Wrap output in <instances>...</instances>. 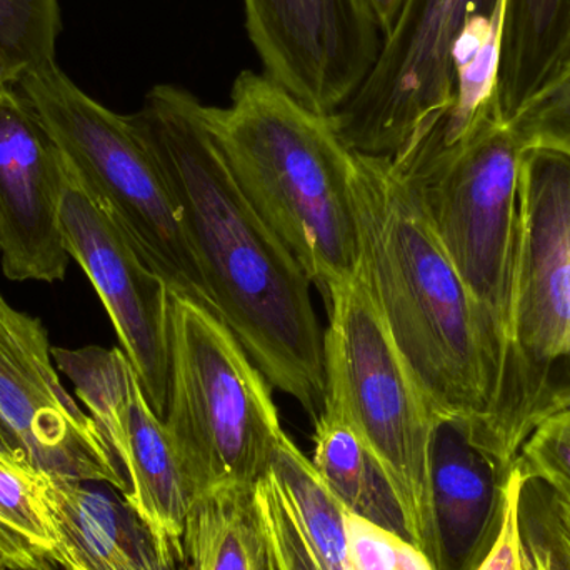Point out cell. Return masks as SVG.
Wrapping results in <instances>:
<instances>
[{
	"instance_id": "obj_1",
	"label": "cell",
	"mask_w": 570,
	"mask_h": 570,
	"mask_svg": "<svg viewBox=\"0 0 570 570\" xmlns=\"http://www.w3.org/2000/svg\"><path fill=\"white\" fill-rule=\"evenodd\" d=\"M129 117L176 197L214 312L269 384L315 421L324 405V332L312 281L237 186L206 106L160 83Z\"/></svg>"
},
{
	"instance_id": "obj_2",
	"label": "cell",
	"mask_w": 570,
	"mask_h": 570,
	"mask_svg": "<svg viewBox=\"0 0 570 570\" xmlns=\"http://www.w3.org/2000/svg\"><path fill=\"white\" fill-rule=\"evenodd\" d=\"M351 189L358 276L422 397L435 417L484 424L501 351L414 183L387 157L354 154Z\"/></svg>"
},
{
	"instance_id": "obj_3",
	"label": "cell",
	"mask_w": 570,
	"mask_h": 570,
	"mask_svg": "<svg viewBox=\"0 0 570 570\" xmlns=\"http://www.w3.org/2000/svg\"><path fill=\"white\" fill-rule=\"evenodd\" d=\"M206 120L237 186L322 298L354 279V154L331 117L302 106L264 73L244 70L229 106H206Z\"/></svg>"
},
{
	"instance_id": "obj_4",
	"label": "cell",
	"mask_w": 570,
	"mask_h": 570,
	"mask_svg": "<svg viewBox=\"0 0 570 570\" xmlns=\"http://www.w3.org/2000/svg\"><path fill=\"white\" fill-rule=\"evenodd\" d=\"M570 407V159L522 150L504 354L491 411L472 442L511 472L522 444Z\"/></svg>"
},
{
	"instance_id": "obj_5",
	"label": "cell",
	"mask_w": 570,
	"mask_h": 570,
	"mask_svg": "<svg viewBox=\"0 0 570 570\" xmlns=\"http://www.w3.org/2000/svg\"><path fill=\"white\" fill-rule=\"evenodd\" d=\"M164 424L194 495L256 488L283 438L271 384L219 315L170 294Z\"/></svg>"
},
{
	"instance_id": "obj_6",
	"label": "cell",
	"mask_w": 570,
	"mask_h": 570,
	"mask_svg": "<svg viewBox=\"0 0 570 570\" xmlns=\"http://www.w3.org/2000/svg\"><path fill=\"white\" fill-rule=\"evenodd\" d=\"M324 405L381 465L401 505L409 539L439 564L432 502L435 415L402 361L358 273L325 298Z\"/></svg>"
},
{
	"instance_id": "obj_7",
	"label": "cell",
	"mask_w": 570,
	"mask_h": 570,
	"mask_svg": "<svg viewBox=\"0 0 570 570\" xmlns=\"http://www.w3.org/2000/svg\"><path fill=\"white\" fill-rule=\"evenodd\" d=\"M17 87L62 150L72 184L119 224L170 294L214 312L176 197L130 117L97 102L57 62Z\"/></svg>"
},
{
	"instance_id": "obj_8",
	"label": "cell",
	"mask_w": 570,
	"mask_h": 570,
	"mask_svg": "<svg viewBox=\"0 0 570 570\" xmlns=\"http://www.w3.org/2000/svg\"><path fill=\"white\" fill-rule=\"evenodd\" d=\"M521 156L494 104L454 142L428 136L391 159L414 183L432 229L498 342L501 362Z\"/></svg>"
},
{
	"instance_id": "obj_9",
	"label": "cell",
	"mask_w": 570,
	"mask_h": 570,
	"mask_svg": "<svg viewBox=\"0 0 570 570\" xmlns=\"http://www.w3.org/2000/svg\"><path fill=\"white\" fill-rule=\"evenodd\" d=\"M502 0H405L374 69L331 122L351 153L401 159L455 96V50L469 23Z\"/></svg>"
},
{
	"instance_id": "obj_10",
	"label": "cell",
	"mask_w": 570,
	"mask_h": 570,
	"mask_svg": "<svg viewBox=\"0 0 570 570\" xmlns=\"http://www.w3.org/2000/svg\"><path fill=\"white\" fill-rule=\"evenodd\" d=\"M0 449L37 471L104 482L129 494V482L94 419L60 381L40 318L0 294Z\"/></svg>"
},
{
	"instance_id": "obj_11",
	"label": "cell",
	"mask_w": 570,
	"mask_h": 570,
	"mask_svg": "<svg viewBox=\"0 0 570 570\" xmlns=\"http://www.w3.org/2000/svg\"><path fill=\"white\" fill-rule=\"evenodd\" d=\"M129 482L124 495L157 538L184 559L183 538L196 495L163 419L154 412L122 348L52 347Z\"/></svg>"
},
{
	"instance_id": "obj_12",
	"label": "cell",
	"mask_w": 570,
	"mask_h": 570,
	"mask_svg": "<svg viewBox=\"0 0 570 570\" xmlns=\"http://www.w3.org/2000/svg\"><path fill=\"white\" fill-rule=\"evenodd\" d=\"M244 9L264 76L322 116L357 92L384 43L362 0H244Z\"/></svg>"
},
{
	"instance_id": "obj_13",
	"label": "cell",
	"mask_w": 570,
	"mask_h": 570,
	"mask_svg": "<svg viewBox=\"0 0 570 570\" xmlns=\"http://www.w3.org/2000/svg\"><path fill=\"white\" fill-rule=\"evenodd\" d=\"M60 220L70 259L96 288L150 407L164 419L169 399V287L119 224L76 184L63 197Z\"/></svg>"
},
{
	"instance_id": "obj_14",
	"label": "cell",
	"mask_w": 570,
	"mask_h": 570,
	"mask_svg": "<svg viewBox=\"0 0 570 570\" xmlns=\"http://www.w3.org/2000/svg\"><path fill=\"white\" fill-rule=\"evenodd\" d=\"M72 186L62 150L17 86L0 90V266L13 283H59L70 256L63 197Z\"/></svg>"
},
{
	"instance_id": "obj_15",
	"label": "cell",
	"mask_w": 570,
	"mask_h": 570,
	"mask_svg": "<svg viewBox=\"0 0 570 570\" xmlns=\"http://www.w3.org/2000/svg\"><path fill=\"white\" fill-rule=\"evenodd\" d=\"M43 472L42 501L66 570H184L124 495Z\"/></svg>"
},
{
	"instance_id": "obj_16",
	"label": "cell",
	"mask_w": 570,
	"mask_h": 570,
	"mask_svg": "<svg viewBox=\"0 0 570 570\" xmlns=\"http://www.w3.org/2000/svg\"><path fill=\"white\" fill-rule=\"evenodd\" d=\"M508 474L472 442L462 417L435 419L431 445L438 570H478L502 519Z\"/></svg>"
},
{
	"instance_id": "obj_17",
	"label": "cell",
	"mask_w": 570,
	"mask_h": 570,
	"mask_svg": "<svg viewBox=\"0 0 570 570\" xmlns=\"http://www.w3.org/2000/svg\"><path fill=\"white\" fill-rule=\"evenodd\" d=\"M570 70V0H502L495 106L505 124Z\"/></svg>"
},
{
	"instance_id": "obj_18",
	"label": "cell",
	"mask_w": 570,
	"mask_h": 570,
	"mask_svg": "<svg viewBox=\"0 0 570 570\" xmlns=\"http://www.w3.org/2000/svg\"><path fill=\"white\" fill-rule=\"evenodd\" d=\"M184 570H281L256 488L200 495L183 538Z\"/></svg>"
},
{
	"instance_id": "obj_19",
	"label": "cell",
	"mask_w": 570,
	"mask_h": 570,
	"mask_svg": "<svg viewBox=\"0 0 570 570\" xmlns=\"http://www.w3.org/2000/svg\"><path fill=\"white\" fill-rule=\"evenodd\" d=\"M314 424L312 464L345 511L409 539L397 498L361 438L327 414H318Z\"/></svg>"
},
{
	"instance_id": "obj_20",
	"label": "cell",
	"mask_w": 570,
	"mask_h": 570,
	"mask_svg": "<svg viewBox=\"0 0 570 570\" xmlns=\"http://www.w3.org/2000/svg\"><path fill=\"white\" fill-rule=\"evenodd\" d=\"M322 570L348 568L345 508L295 442L283 434L271 468Z\"/></svg>"
},
{
	"instance_id": "obj_21",
	"label": "cell",
	"mask_w": 570,
	"mask_h": 570,
	"mask_svg": "<svg viewBox=\"0 0 570 570\" xmlns=\"http://www.w3.org/2000/svg\"><path fill=\"white\" fill-rule=\"evenodd\" d=\"M59 0H0V67L10 86L56 62Z\"/></svg>"
},
{
	"instance_id": "obj_22",
	"label": "cell",
	"mask_w": 570,
	"mask_h": 570,
	"mask_svg": "<svg viewBox=\"0 0 570 570\" xmlns=\"http://www.w3.org/2000/svg\"><path fill=\"white\" fill-rule=\"evenodd\" d=\"M42 475L29 462L0 449V528L50 554L53 538L42 501Z\"/></svg>"
},
{
	"instance_id": "obj_23",
	"label": "cell",
	"mask_w": 570,
	"mask_h": 570,
	"mask_svg": "<svg viewBox=\"0 0 570 570\" xmlns=\"http://www.w3.org/2000/svg\"><path fill=\"white\" fill-rule=\"evenodd\" d=\"M528 482H539L570 508V407L549 415L522 444L514 462Z\"/></svg>"
},
{
	"instance_id": "obj_24",
	"label": "cell",
	"mask_w": 570,
	"mask_h": 570,
	"mask_svg": "<svg viewBox=\"0 0 570 570\" xmlns=\"http://www.w3.org/2000/svg\"><path fill=\"white\" fill-rule=\"evenodd\" d=\"M508 127L521 150H551L570 159V70L529 100Z\"/></svg>"
},
{
	"instance_id": "obj_25",
	"label": "cell",
	"mask_w": 570,
	"mask_h": 570,
	"mask_svg": "<svg viewBox=\"0 0 570 570\" xmlns=\"http://www.w3.org/2000/svg\"><path fill=\"white\" fill-rule=\"evenodd\" d=\"M345 534L351 570H435L414 542L348 511Z\"/></svg>"
},
{
	"instance_id": "obj_26",
	"label": "cell",
	"mask_w": 570,
	"mask_h": 570,
	"mask_svg": "<svg viewBox=\"0 0 570 570\" xmlns=\"http://www.w3.org/2000/svg\"><path fill=\"white\" fill-rule=\"evenodd\" d=\"M256 494L276 549L281 570H322L273 472L257 482Z\"/></svg>"
},
{
	"instance_id": "obj_27",
	"label": "cell",
	"mask_w": 570,
	"mask_h": 570,
	"mask_svg": "<svg viewBox=\"0 0 570 570\" xmlns=\"http://www.w3.org/2000/svg\"><path fill=\"white\" fill-rule=\"evenodd\" d=\"M525 482L518 465H512L502 489V519L498 539L478 570H524L521 511Z\"/></svg>"
},
{
	"instance_id": "obj_28",
	"label": "cell",
	"mask_w": 570,
	"mask_h": 570,
	"mask_svg": "<svg viewBox=\"0 0 570 570\" xmlns=\"http://www.w3.org/2000/svg\"><path fill=\"white\" fill-rule=\"evenodd\" d=\"M522 509L546 532L570 566V508L539 482H525Z\"/></svg>"
},
{
	"instance_id": "obj_29",
	"label": "cell",
	"mask_w": 570,
	"mask_h": 570,
	"mask_svg": "<svg viewBox=\"0 0 570 570\" xmlns=\"http://www.w3.org/2000/svg\"><path fill=\"white\" fill-rule=\"evenodd\" d=\"M521 522L524 534V570H570L559 549L531 515L521 511Z\"/></svg>"
},
{
	"instance_id": "obj_30",
	"label": "cell",
	"mask_w": 570,
	"mask_h": 570,
	"mask_svg": "<svg viewBox=\"0 0 570 570\" xmlns=\"http://www.w3.org/2000/svg\"><path fill=\"white\" fill-rule=\"evenodd\" d=\"M33 551H37V549L30 548L22 539L0 528V570L12 568V566L26 561Z\"/></svg>"
},
{
	"instance_id": "obj_31",
	"label": "cell",
	"mask_w": 570,
	"mask_h": 570,
	"mask_svg": "<svg viewBox=\"0 0 570 570\" xmlns=\"http://www.w3.org/2000/svg\"><path fill=\"white\" fill-rule=\"evenodd\" d=\"M362 2L367 7L368 13L385 39L394 27L405 0H362Z\"/></svg>"
},
{
	"instance_id": "obj_32",
	"label": "cell",
	"mask_w": 570,
	"mask_h": 570,
	"mask_svg": "<svg viewBox=\"0 0 570 570\" xmlns=\"http://www.w3.org/2000/svg\"><path fill=\"white\" fill-rule=\"evenodd\" d=\"M6 570H66L49 552L33 551L26 561Z\"/></svg>"
},
{
	"instance_id": "obj_33",
	"label": "cell",
	"mask_w": 570,
	"mask_h": 570,
	"mask_svg": "<svg viewBox=\"0 0 570 570\" xmlns=\"http://www.w3.org/2000/svg\"><path fill=\"white\" fill-rule=\"evenodd\" d=\"M10 86L9 80H7L6 73H3L2 67H0V90L3 89V87Z\"/></svg>"
},
{
	"instance_id": "obj_34",
	"label": "cell",
	"mask_w": 570,
	"mask_h": 570,
	"mask_svg": "<svg viewBox=\"0 0 570 570\" xmlns=\"http://www.w3.org/2000/svg\"><path fill=\"white\" fill-rule=\"evenodd\" d=\"M562 558H564V556H562ZM566 562H568V561H566ZM568 564H569V562H568ZM569 568H570V566H569Z\"/></svg>"
}]
</instances>
